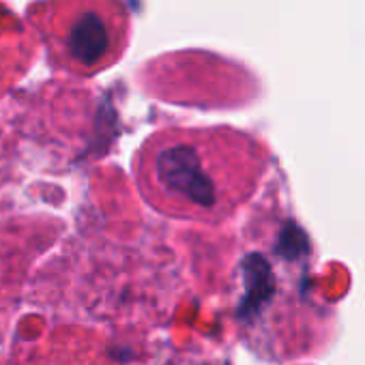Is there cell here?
I'll list each match as a JSON object with an SVG mask.
<instances>
[{"instance_id": "obj_1", "label": "cell", "mask_w": 365, "mask_h": 365, "mask_svg": "<svg viewBox=\"0 0 365 365\" xmlns=\"http://www.w3.org/2000/svg\"><path fill=\"white\" fill-rule=\"evenodd\" d=\"M230 129H174L148 138L135 170L144 196L176 215H222L247 198L260 148Z\"/></svg>"}, {"instance_id": "obj_2", "label": "cell", "mask_w": 365, "mask_h": 365, "mask_svg": "<svg viewBox=\"0 0 365 365\" xmlns=\"http://www.w3.org/2000/svg\"><path fill=\"white\" fill-rule=\"evenodd\" d=\"M41 29L52 61L84 76L110 67L127 41L118 0H48Z\"/></svg>"}, {"instance_id": "obj_3", "label": "cell", "mask_w": 365, "mask_h": 365, "mask_svg": "<svg viewBox=\"0 0 365 365\" xmlns=\"http://www.w3.org/2000/svg\"><path fill=\"white\" fill-rule=\"evenodd\" d=\"M35 56V41L22 37H0V97H3L29 69Z\"/></svg>"}]
</instances>
